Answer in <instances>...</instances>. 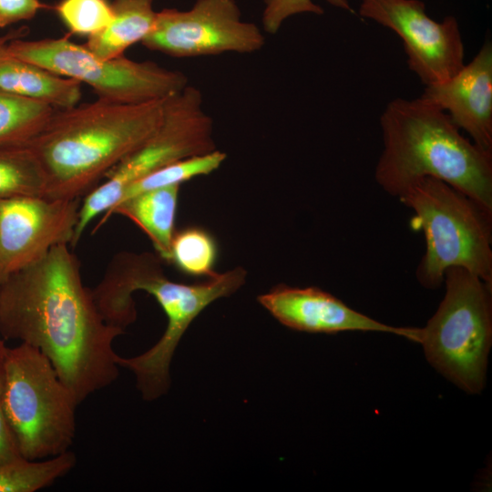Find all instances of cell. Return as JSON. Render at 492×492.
I'll use <instances>...</instances> for the list:
<instances>
[{
	"instance_id": "cell-1",
	"label": "cell",
	"mask_w": 492,
	"mask_h": 492,
	"mask_svg": "<svg viewBox=\"0 0 492 492\" xmlns=\"http://www.w3.org/2000/svg\"><path fill=\"white\" fill-rule=\"evenodd\" d=\"M68 245L0 281V337L42 352L80 404L117 379L124 330L100 314Z\"/></svg>"
},
{
	"instance_id": "cell-2",
	"label": "cell",
	"mask_w": 492,
	"mask_h": 492,
	"mask_svg": "<svg viewBox=\"0 0 492 492\" xmlns=\"http://www.w3.org/2000/svg\"><path fill=\"white\" fill-rule=\"evenodd\" d=\"M164 100L120 104L98 98L55 108L43 128L26 141L44 169L47 198L75 200L90 191L154 134Z\"/></svg>"
},
{
	"instance_id": "cell-3",
	"label": "cell",
	"mask_w": 492,
	"mask_h": 492,
	"mask_svg": "<svg viewBox=\"0 0 492 492\" xmlns=\"http://www.w3.org/2000/svg\"><path fill=\"white\" fill-rule=\"evenodd\" d=\"M377 184L399 198L417 181L442 180L492 210V152L460 133L449 116L423 99L397 97L380 118Z\"/></svg>"
},
{
	"instance_id": "cell-4",
	"label": "cell",
	"mask_w": 492,
	"mask_h": 492,
	"mask_svg": "<svg viewBox=\"0 0 492 492\" xmlns=\"http://www.w3.org/2000/svg\"><path fill=\"white\" fill-rule=\"evenodd\" d=\"M0 405L20 455L43 459L69 450L78 402L37 348L3 347Z\"/></svg>"
},
{
	"instance_id": "cell-5",
	"label": "cell",
	"mask_w": 492,
	"mask_h": 492,
	"mask_svg": "<svg viewBox=\"0 0 492 492\" xmlns=\"http://www.w3.org/2000/svg\"><path fill=\"white\" fill-rule=\"evenodd\" d=\"M398 200L414 212L425 252L415 277L436 289L451 267L464 268L492 285V210L447 183L425 178Z\"/></svg>"
},
{
	"instance_id": "cell-6",
	"label": "cell",
	"mask_w": 492,
	"mask_h": 492,
	"mask_svg": "<svg viewBox=\"0 0 492 492\" xmlns=\"http://www.w3.org/2000/svg\"><path fill=\"white\" fill-rule=\"evenodd\" d=\"M446 293L418 343L428 363L467 394L485 387L492 344V285L460 267L445 272Z\"/></svg>"
},
{
	"instance_id": "cell-7",
	"label": "cell",
	"mask_w": 492,
	"mask_h": 492,
	"mask_svg": "<svg viewBox=\"0 0 492 492\" xmlns=\"http://www.w3.org/2000/svg\"><path fill=\"white\" fill-rule=\"evenodd\" d=\"M215 149L213 120L203 108L200 90L188 85L168 97L163 103L162 120L154 134L85 197L71 245H76L89 222L116 205L135 181L179 159Z\"/></svg>"
},
{
	"instance_id": "cell-8",
	"label": "cell",
	"mask_w": 492,
	"mask_h": 492,
	"mask_svg": "<svg viewBox=\"0 0 492 492\" xmlns=\"http://www.w3.org/2000/svg\"><path fill=\"white\" fill-rule=\"evenodd\" d=\"M12 39L8 51L46 71L87 84L98 98L120 104L165 99L189 85L188 77L153 61L123 56L103 59L67 37Z\"/></svg>"
},
{
	"instance_id": "cell-9",
	"label": "cell",
	"mask_w": 492,
	"mask_h": 492,
	"mask_svg": "<svg viewBox=\"0 0 492 492\" xmlns=\"http://www.w3.org/2000/svg\"><path fill=\"white\" fill-rule=\"evenodd\" d=\"M246 277L244 268L235 267L201 282L186 284L169 280L159 267L140 282L138 291L154 296L168 319L164 333L150 349L138 356L118 357V366L135 374L143 399L153 401L168 392L170 363L184 333L210 303L236 292Z\"/></svg>"
},
{
	"instance_id": "cell-10",
	"label": "cell",
	"mask_w": 492,
	"mask_h": 492,
	"mask_svg": "<svg viewBox=\"0 0 492 492\" xmlns=\"http://www.w3.org/2000/svg\"><path fill=\"white\" fill-rule=\"evenodd\" d=\"M141 44L173 57H197L254 53L265 45V36L257 25L242 20L235 0H196L189 10L157 12Z\"/></svg>"
},
{
	"instance_id": "cell-11",
	"label": "cell",
	"mask_w": 492,
	"mask_h": 492,
	"mask_svg": "<svg viewBox=\"0 0 492 492\" xmlns=\"http://www.w3.org/2000/svg\"><path fill=\"white\" fill-rule=\"evenodd\" d=\"M359 14L399 36L409 69L425 86L452 77L465 65V48L456 17L435 21L420 0H361Z\"/></svg>"
},
{
	"instance_id": "cell-12",
	"label": "cell",
	"mask_w": 492,
	"mask_h": 492,
	"mask_svg": "<svg viewBox=\"0 0 492 492\" xmlns=\"http://www.w3.org/2000/svg\"><path fill=\"white\" fill-rule=\"evenodd\" d=\"M79 199L28 196L0 200V281L71 244Z\"/></svg>"
},
{
	"instance_id": "cell-13",
	"label": "cell",
	"mask_w": 492,
	"mask_h": 492,
	"mask_svg": "<svg viewBox=\"0 0 492 492\" xmlns=\"http://www.w3.org/2000/svg\"><path fill=\"white\" fill-rule=\"evenodd\" d=\"M257 300L279 323L295 331L313 333L380 332L418 343L419 328L396 327L378 322L317 287L279 284L259 295Z\"/></svg>"
},
{
	"instance_id": "cell-14",
	"label": "cell",
	"mask_w": 492,
	"mask_h": 492,
	"mask_svg": "<svg viewBox=\"0 0 492 492\" xmlns=\"http://www.w3.org/2000/svg\"><path fill=\"white\" fill-rule=\"evenodd\" d=\"M421 97L445 111L472 141L492 152V45L487 41L475 57L452 77L425 86Z\"/></svg>"
},
{
	"instance_id": "cell-15",
	"label": "cell",
	"mask_w": 492,
	"mask_h": 492,
	"mask_svg": "<svg viewBox=\"0 0 492 492\" xmlns=\"http://www.w3.org/2000/svg\"><path fill=\"white\" fill-rule=\"evenodd\" d=\"M27 33L26 27H21L0 36V90L45 101L58 108L77 105L81 97L80 83L46 71L8 51L12 39L25 37Z\"/></svg>"
},
{
	"instance_id": "cell-16",
	"label": "cell",
	"mask_w": 492,
	"mask_h": 492,
	"mask_svg": "<svg viewBox=\"0 0 492 492\" xmlns=\"http://www.w3.org/2000/svg\"><path fill=\"white\" fill-rule=\"evenodd\" d=\"M159 264V258L149 252H126L115 257L103 280L91 291L108 324L125 330L135 322L137 311L132 295L140 280Z\"/></svg>"
},
{
	"instance_id": "cell-17",
	"label": "cell",
	"mask_w": 492,
	"mask_h": 492,
	"mask_svg": "<svg viewBox=\"0 0 492 492\" xmlns=\"http://www.w3.org/2000/svg\"><path fill=\"white\" fill-rule=\"evenodd\" d=\"M179 186L171 185L138 193L105 212L103 221L113 214L128 218L147 234L157 253L169 261Z\"/></svg>"
},
{
	"instance_id": "cell-18",
	"label": "cell",
	"mask_w": 492,
	"mask_h": 492,
	"mask_svg": "<svg viewBox=\"0 0 492 492\" xmlns=\"http://www.w3.org/2000/svg\"><path fill=\"white\" fill-rule=\"evenodd\" d=\"M113 17L100 32L87 37L84 45L103 59L120 56L132 45L142 42L154 27L157 12L153 0H114Z\"/></svg>"
},
{
	"instance_id": "cell-19",
	"label": "cell",
	"mask_w": 492,
	"mask_h": 492,
	"mask_svg": "<svg viewBox=\"0 0 492 492\" xmlns=\"http://www.w3.org/2000/svg\"><path fill=\"white\" fill-rule=\"evenodd\" d=\"M47 198V182L36 156L26 142L0 146V200Z\"/></svg>"
},
{
	"instance_id": "cell-20",
	"label": "cell",
	"mask_w": 492,
	"mask_h": 492,
	"mask_svg": "<svg viewBox=\"0 0 492 492\" xmlns=\"http://www.w3.org/2000/svg\"><path fill=\"white\" fill-rule=\"evenodd\" d=\"M77 457L71 451L47 457L18 456L0 466V492H35L50 486L69 472Z\"/></svg>"
},
{
	"instance_id": "cell-21",
	"label": "cell",
	"mask_w": 492,
	"mask_h": 492,
	"mask_svg": "<svg viewBox=\"0 0 492 492\" xmlns=\"http://www.w3.org/2000/svg\"><path fill=\"white\" fill-rule=\"evenodd\" d=\"M54 109L45 101L0 90V146L29 140Z\"/></svg>"
},
{
	"instance_id": "cell-22",
	"label": "cell",
	"mask_w": 492,
	"mask_h": 492,
	"mask_svg": "<svg viewBox=\"0 0 492 492\" xmlns=\"http://www.w3.org/2000/svg\"><path fill=\"white\" fill-rule=\"evenodd\" d=\"M218 256L215 239L207 231L199 227H189L175 232L170 260L179 271L195 277H211Z\"/></svg>"
},
{
	"instance_id": "cell-23",
	"label": "cell",
	"mask_w": 492,
	"mask_h": 492,
	"mask_svg": "<svg viewBox=\"0 0 492 492\" xmlns=\"http://www.w3.org/2000/svg\"><path fill=\"white\" fill-rule=\"evenodd\" d=\"M226 158L225 152L215 149L206 154L186 158L170 163L129 185L124 190L117 204L146 190L180 185L182 182L193 178L209 175L218 169Z\"/></svg>"
},
{
	"instance_id": "cell-24",
	"label": "cell",
	"mask_w": 492,
	"mask_h": 492,
	"mask_svg": "<svg viewBox=\"0 0 492 492\" xmlns=\"http://www.w3.org/2000/svg\"><path fill=\"white\" fill-rule=\"evenodd\" d=\"M56 11L72 33L87 37L107 27L113 17L107 0H62Z\"/></svg>"
},
{
	"instance_id": "cell-25",
	"label": "cell",
	"mask_w": 492,
	"mask_h": 492,
	"mask_svg": "<svg viewBox=\"0 0 492 492\" xmlns=\"http://www.w3.org/2000/svg\"><path fill=\"white\" fill-rule=\"evenodd\" d=\"M330 5L355 14L348 0H326ZM323 8L313 0H264L262 27L266 33L276 34L283 22L292 15L310 13L323 15Z\"/></svg>"
},
{
	"instance_id": "cell-26",
	"label": "cell",
	"mask_w": 492,
	"mask_h": 492,
	"mask_svg": "<svg viewBox=\"0 0 492 492\" xmlns=\"http://www.w3.org/2000/svg\"><path fill=\"white\" fill-rule=\"evenodd\" d=\"M43 6L39 0H0V28L33 18Z\"/></svg>"
},
{
	"instance_id": "cell-27",
	"label": "cell",
	"mask_w": 492,
	"mask_h": 492,
	"mask_svg": "<svg viewBox=\"0 0 492 492\" xmlns=\"http://www.w3.org/2000/svg\"><path fill=\"white\" fill-rule=\"evenodd\" d=\"M22 456L0 405V466Z\"/></svg>"
},
{
	"instance_id": "cell-28",
	"label": "cell",
	"mask_w": 492,
	"mask_h": 492,
	"mask_svg": "<svg viewBox=\"0 0 492 492\" xmlns=\"http://www.w3.org/2000/svg\"><path fill=\"white\" fill-rule=\"evenodd\" d=\"M4 346H5L4 342H3V340H2L1 337H0V356H1V353H2V350H3V347H4Z\"/></svg>"
}]
</instances>
